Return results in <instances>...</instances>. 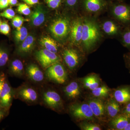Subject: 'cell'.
I'll return each mask as SVG.
<instances>
[{
    "label": "cell",
    "instance_id": "cell-30",
    "mask_svg": "<svg viewBox=\"0 0 130 130\" xmlns=\"http://www.w3.org/2000/svg\"><path fill=\"white\" fill-rule=\"evenodd\" d=\"M15 13L13 9L9 8L0 13V16L8 19H11L15 17Z\"/></svg>",
    "mask_w": 130,
    "mask_h": 130
},
{
    "label": "cell",
    "instance_id": "cell-25",
    "mask_svg": "<svg viewBox=\"0 0 130 130\" xmlns=\"http://www.w3.org/2000/svg\"><path fill=\"white\" fill-rule=\"evenodd\" d=\"M9 59V52L7 48L0 47V69L5 67Z\"/></svg>",
    "mask_w": 130,
    "mask_h": 130
},
{
    "label": "cell",
    "instance_id": "cell-42",
    "mask_svg": "<svg viewBox=\"0 0 130 130\" xmlns=\"http://www.w3.org/2000/svg\"><path fill=\"white\" fill-rule=\"evenodd\" d=\"M9 5L11 6H15L18 3V0H8Z\"/></svg>",
    "mask_w": 130,
    "mask_h": 130
},
{
    "label": "cell",
    "instance_id": "cell-41",
    "mask_svg": "<svg viewBox=\"0 0 130 130\" xmlns=\"http://www.w3.org/2000/svg\"><path fill=\"white\" fill-rule=\"evenodd\" d=\"M26 4L30 5H33L37 4L39 0H23Z\"/></svg>",
    "mask_w": 130,
    "mask_h": 130
},
{
    "label": "cell",
    "instance_id": "cell-2",
    "mask_svg": "<svg viewBox=\"0 0 130 130\" xmlns=\"http://www.w3.org/2000/svg\"><path fill=\"white\" fill-rule=\"evenodd\" d=\"M100 36L99 29L93 21L85 20L83 22L82 41L87 49L90 48L97 41Z\"/></svg>",
    "mask_w": 130,
    "mask_h": 130
},
{
    "label": "cell",
    "instance_id": "cell-36",
    "mask_svg": "<svg viewBox=\"0 0 130 130\" xmlns=\"http://www.w3.org/2000/svg\"><path fill=\"white\" fill-rule=\"evenodd\" d=\"M7 76L3 72H0V95L3 88L4 83Z\"/></svg>",
    "mask_w": 130,
    "mask_h": 130
},
{
    "label": "cell",
    "instance_id": "cell-26",
    "mask_svg": "<svg viewBox=\"0 0 130 130\" xmlns=\"http://www.w3.org/2000/svg\"><path fill=\"white\" fill-rule=\"evenodd\" d=\"M92 94L96 97H104L108 95L110 90L107 86H98L96 88L91 90Z\"/></svg>",
    "mask_w": 130,
    "mask_h": 130
},
{
    "label": "cell",
    "instance_id": "cell-6",
    "mask_svg": "<svg viewBox=\"0 0 130 130\" xmlns=\"http://www.w3.org/2000/svg\"><path fill=\"white\" fill-rule=\"evenodd\" d=\"M70 21L66 18L57 19L50 27V30L53 36L59 40L64 39L70 33Z\"/></svg>",
    "mask_w": 130,
    "mask_h": 130
},
{
    "label": "cell",
    "instance_id": "cell-35",
    "mask_svg": "<svg viewBox=\"0 0 130 130\" xmlns=\"http://www.w3.org/2000/svg\"><path fill=\"white\" fill-rule=\"evenodd\" d=\"M9 109L2 106L0 105V122L8 115Z\"/></svg>",
    "mask_w": 130,
    "mask_h": 130
},
{
    "label": "cell",
    "instance_id": "cell-12",
    "mask_svg": "<svg viewBox=\"0 0 130 130\" xmlns=\"http://www.w3.org/2000/svg\"><path fill=\"white\" fill-rule=\"evenodd\" d=\"M83 22L79 19L73 21L70 27V38L71 41L74 44H78L82 41Z\"/></svg>",
    "mask_w": 130,
    "mask_h": 130
},
{
    "label": "cell",
    "instance_id": "cell-5",
    "mask_svg": "<svg viewBox=\"0 0 130 130\" xmlns=\"http://www.w3.org/2000/svg\"><path fill=\"white\" fill-rule=\"evenodd\" d=\"M35 57L44 70L56 63H60L61 59L57 54L45 48L36 51Z\"/></svg>",
    "mask_w": 130,
    "mask_h": 130
},
{
    "label": "cell",
    "instance_id": "cell-46",
    "mask_svg": "<svg viewBox=\"0 0 130 130\" xmlns=\"http://www.w3.org/2000/svg\"><path fill=\"white\" fill-rule=\"evenodd\" d=\"M118 1H120V0H118Z\"/></svg>",
    "mask_w": 130,
    "mask_h": 130
},
{
    "label": "cell",
    "instance_id": "cell-23",
    "mask_svg": "<svg viewBox=\"0 0 130 130\" xmlns=\"http://www.w3.org/2000/svg\"><path fill=\"white\" fill-rule=\"evenodd\" d=\"M103 29L107 35H114L119 32L120 29L119 26L112 21H106L103 23Z\"/></svg>",
    "mask_w": 130,
    "mask_h": 130
},
{
    "label": "cell",
    "instance_id": "cell-11",
    "mask_svg": "<svg viewBox=\"0 0 130 130\" xmlns=\"http://www.w3.org/2000/svg\"><path fill=\"white\" fill-rule=\"evenodd\" d=\"M64 61L69 70L73 71L76 68L79 63V57L77 52L72 48H67L63 51Z\"/></svg>",
    "mask_w": 130,
    "mask_h": 130
},
{
    "label": "cell",
    "instance_id": "cell-24",
    "mask_svg": "<svg viewBox=\"0 0 130 130\" xmlns=\"http://www.w3.org/2000/svg\"><path fill=\"white\" fill-rule=\"evenodd\" d=\"M28 36V30L24 26H22L19 28H16V30L14 31V38L18 43H21Z\"/></svg>",
    "mask_w": 130,
    "mask_h": 130
},
{
    "label": "cell",
    "instance_id": "cell-14",
    "mask_svg": "<svg viewBox=\"0 0 130 130\" xmlns=\"http://www.w3.org/2000/svg\"><path fill=\"white\" fill-rule=\"evenodd\" d=\"M8 74L16 77L22 78L25 75V70L23 62L19 59H14L10 62Z\"/></svg>",
    "mask_w": 130,
    "mask_h": 130
},
{
    "label": "cell",
    "instance_id": "cell-7",
    "mask_svg": "<svg viewBox=\"0 0 130 130\" xmlns=\"http://www.w3.org/2000/svg\"><path fill=\"white\" fill-rule=\"evenodd\" d=\"M70 113L75 118L79 120H92L94 114L88 103H74L69 107Z\"/></svg>",
    "mask_w": 130,
    "mask_h": 130
},
{
    "label": "cell",
    "instance_id": "cell-44",
    "mask_svg": "<svg viewBox=\"0 0 130 130\" xmlns=\"http://www.w3.org/2000/svg\"><path fill=\"white\" fill-rule=\"evenodd\" d=\"M128 63H129V66L130 67V55H129V56H128Z\"/></svg>",
    "mask_w": 130,
    "mask_h": 130
},
{
    "label": "cell",
    "instance_id": "cell-34",
    "mask_svg": "<svg viewBox=\"0 0 130 130\" xmlns=\"http://www.w3.org/2000/svg\"><path fill=\"white\" fill-rule=\"evenodd\" d=\"M49 7L53 9L57 8L61 3V0H45Z\"/></svg>",
    "mask_w": 130,
    "mask_h": 130
},
{
    "label": "cell",
    "instance_id": "cell-37",
    "mask_svg": "<svg viewBox=\"0 0 130 130\" xmlns=\"http://www.w3.org/2000/svg\"><path fill=\"white\" fill-rule=\"evenodd\" d=\"M9 5L8 0H0V9H5L7 8Z\"/></svg>",
    "mask_w": 130,
    "mask_h": 130
},
{
    "label": "cell",
    "instance_id": "cell-21",
    "mask_svg": "<svg viewBox=\"0 0 130 130\" xmlns=\"http://www.w3.org/2000/svg\"><path fill=\"white\" fill-rule=\"evenodd\" d=\"M105 108L108 115L112 118L118 115L120 112L119 103L114 99H109L106 104Z\"/></svg>",
    "mask_w": 130,
    "mask_h": 130
},
{
    "label": "cell",
    "instance_id": "cell-32",
    "mask_svg": "<svg viewBox=\"0 0 130 130\" xmlns=\"http://www.w3.org/2000/svg\"><path fill=\"white\" fill-rule=\"evenodd\" d=\"M96 78L97 77L95 76L91 75L84 78L83 83L85 86L87 88L89 89V87L92 85L93 82Z\"/></svg>",
    "mask_w": 130,
    "mask_h": 130
},
{
    "label": "cell",
    "instance_id": "cell-33",
    "mask_svg": "<svg viewBox=\"0 0 130 130\" xmlns=\"http://www.w3.org/2000/svg\"><path fill=\"white\" fill-rule=\"evenodd\" d=\"M10 26L7 22H4L2 23L0 26V32L4 35H8L10 32Z\"/></svg>",
    "mask_w": 130,
    "mask_h": 130
},
{
    "label": "cell",
    "instance_id": "cell-10",
    "mask_svg": "<svg viewBox=\"0 0 130 130\" xmlns=\"http://www.w3.org/2000/svg\"><path fill=\"white\" fill-rule=\"evenodd\" d=\"M25 75L31 82L40 84L44 81L45 73L37 65L34 63L28 64L25 69Z\"/></svg>",
    "mask_w": 130,
    "mask_h": 130
},
{
    "label": "cell",
    "instance_id": "cell-1",
    "mask_svg": "<svg viewBox=\"0 0 130 130\" xmlns=\"http://www.w3.org/2000/svg\"><path fill=\"white\" fill-rule=\"evenodd\" d=\"M14 99H18L29 105L38 102L40 95L37 89L31 85L24 83L16 88H13Z\"/></svg>",
    "mask_w": 130,
    "mask_h": 130
},
{
    "label": "cell",
    "instance_id": "cell-28",
    "mask_svg": "<svg viewBox=\"0 0 130 130\" xmlns=\"http://www.w3.org/2000/svg\"><path fill=\"white\" fill-rule=\"evenodd\" d=\"M18 11L20 13L26 16L29 15L31 13L29 7L26 4L23 3L19 5Z\"/></svg>",
    "mask_w": 130,
    "mask_h": 130
},
{
    "label": "cell",
    "instance_id": "cell-22",
    "mask_svg": "<svg viewBox=\"0 0 130 130\" xmlns=\"http://www.w3.org/2000/svg\"><path fill=\"white\" fill-rule=\"evenodd\" d=\"M40 44L44 48L57 54L58 51V46L56 42L51 37H45L41 38Z\"/></svg>",
    "mask_w": 130,
    "mask_h": 130
},
{
    "label": "cell",
    "instance_id": "cell-19",
    "mask_svg": "<svg viewBox=\"0 0 130 130\" xmlns=\"http://www.w3.org/2000/svg\"><path fill=\"white\" fill-rule=\"evenodd\" d=\"M83 4L87 11L95 12L102 9L106 3L104 0H83Z\"/></svg>",
    "mask_w": 130,
    "mask_h": 130
},
{
    "label": "cell",
    "instance_id": "cell-38",
    "mask_svg": "<svg viewBox=\"0 0 130 130\" xmlns=\"http://www.w3.org/2000/svg\"><path fill=\"white\" fill-rule=\"evenodd\" d=\"M123 112V113L130 117V102L126 103Z\"/></svg>",
    "mask_w": 130,
    "mask_h": 130
},
{
    "label": "cell",
    "instance_id": "cell-4",
    "mask_svg": "<svg viewBox=\"0 0 130 130\" xmlns=\"http://www.w3.org/2000/svg\"><path fill=\"white\" fill-rule=\"evenodd\" d=\"M45 77L49 81L58 84L64 83L68 74L64 66L60 63H55L45 70Z\"/></svg>",
    "mask_w": 130,
    "mask_h": 130
},
{
    "label": "cell",
    "instance_id": "cell-13",
    "mask_svg": "<svg viewBox=\"0 0 130 130\" xmlns=\"http://www.w3.org/2000/svg\"><path fill=\"white\" fill-rule=\"evenodd\" d=\"M35 43V37L32 35H28L19 46L17 53L23 56L29 54L34 49Z\"/></svg>",
    "mask_w": 130,
    "mask_h": 130
},
{
    "label": "cell",
    "instance_id": "cell-15",
    "mask_svg": "<svg viewBox=\"0 0 130 130\" xmlns=\"http://www.w3.org/2000/svg\"><path fill=\"white\" fill-rule=\"evenodd\" d=\"M46 12L42 6H38L31 13L30 22L32 25L38 26L44 23L46 18Z\"/></svg>",
    "mask_w": 130,
    "mask_h": 130
},
{
    "label": "cell",
    "instance_id": "cell-20",
    "mask_svg": "<svg viewBox=\"0 0 130 130\" xmlns=\"http://www.w3.org/2000/svg\"><path fill=\"white\" fill-rule=\"evenodd\" d=\"M130 121V117L124 114H118L113 118L111 124L116 130H123Z\"/></svg>",
    "mask_w": 130,
    "mask_h": 130
},
{
    "label": "cell",
    "instance_id": "cell-43",
    "mask_svg": "<svg viewBox=\"0 0 130 130\" xmlns=\"http://www.w3.org/2000/svg\"><path fill=\"white\" fill-rule=\"evenodd\" d=\"M123 130H130V121L126 125Z\"/></svg>",
    "mask_w": 130,
    "mask_h": 130
},
{
    "label": "cell",
    "instance_id": "cell-9",
    "mask_svg": "<svg viewBox=\"0 0 130 130\" xmlns=\"http://www.w3.org/2000/svg\"><path fill=\"white\" fill-rule=\"evenodd\" d=\"M13 99V88L9 83L7 76L0 95V105L3 107L10 109Z\"/></svg>",
    "mask_w": 130,
    "mask_h": 130
},
{
    "label": "cell",
    "instance_id": "cell-29",
    "mask_svg": "<svg viewBox=\"0 0 130 130\" xmlns=\"http://www.w3.org/2000/svg\"><path fill=\"white\" fill-rule=\"evenodd\" d=\"M82 130H101V129L99 125L96 124L85 123L80 125Z\"/></svg>",
    "mask_w": 130,
    "mask_h": 130
},
{
    "label": "cell",
    "instance_id": "cell-39",
    "mask_svg": "<svg viewBox=\"0 0 130 130\" xmlns=\"http://www.w3.org/2000/svg\"><path fill=\"white\" fill-rule=\"evenodd\" d=\"M99 85H100V82H99V80H98V79L97 77L96 78L94 82H93L92 85L89 87V89L91 90H93L94 89H95L96 88L99 86Z\"/></svg>",
    "mask_w": 130,
    "mask_h": 130
},
{
    "label": "cell",
    "instance_id": "cell-16",
    "mask_svg": "<svg viewBox=\"0 0 130 130\" xmlns=\"http://www.w3.org/2000/svg\"><path fill=\"white\" fill-rule=\"evenodd\" d=\"M88 104L90 107L94 116L101 118L105 115V106L101 100L98 98H93L89 100Z\"/></svg>",
    "mask_w": 130,
    "mask_h": 130
},
{
    "label": "cell",
    "instance_id": "cell-17",
    "mask_svg": "<svg viewBox=\"0 0 130 130\" xmlns=\"http://www.w3.org/2000/svg\"><path fill=\"white\" fill-rule=\"evenodd\" d=\"M114 99L119 104H126L130 102V87L124 86L117 89L113 94Z\"/></svg>",
    "mask_w": 130,
    "mask_h": 130
},
{
    "label": "cell",
    "instance_id": "cell-40",
    "mask_svg": "<svg viewBox=\"0 0 130 130\" xmlns=\"http://www.w3.org/2000/svg\"><path fill=\"white\" fill-rule=\"evenodd\" d=\"M78 2V0H66V5L70 7L74 6L76 5Z\"/></svg>",
    "mask_w": 130,
    "mask_h": 130
},
{
    "label": "cell",
    "instance_id": "cell-3",
    "mask_svg": "<svg viewBox=\"0 0 130 130\" xmlns=\"http://www.w3.org/2000/svg\"><path fill=\"white\" fill-rule=\"evenodd\" d=\"M41 100L43 104L46 107L55 111H60L63 108V100L59 94L50 88L42 90Z\"/></svg>",
    "mask_w": 130,
    "mask_h": 130
},
{
    "label": "cell",
    "instance_id": "cell-27",
    "mask_svg": "<svg viewBox=\"0 0 130 130\" xmlns=\"http://www.w3.org/2000/svg\"><path fill=\"white\" fill-rule=\"evenodd\" d=\"M122 43L126 47H130V28L124 31L121 37Z\"/></svg>",
    "mask_w": 130,
    "mask_h": 130
},
{
    "label": "cell",
    "instance_id": "cell-8",
    "mask_svg": "<svg viewBox=\"0 0 130 130\" xmlns=\"http://www.w3.org/2000/svg\"><path fill=\"white\" fill-rule=\"evenodd\" d=\"M112 12L115 17L121 23L130 24V5L123 3L115 4L113 7Z\"/></svg>",
    "mask_w": 130,
    "mask_h": 130
},
{
    "label": "cell",
    "instance_id": "cell-31",
    "mask_svg": "<svg viewBox=\"0 0 130 130\" xmlns=\"http://www.w3.org/2000/svg\"><path fill=\"white\" fill-rule=\"evenodd\" d=\"M25 20L23 18L19 16H15L13 18L12 20V24L16 28H19L22 26Z\"/></svg>",
    "mask_w": 130,
    "mask_h": 130
},
{
    "label": "cell",
    "instance_id": "cell-18",
    "mask_svg": "<svg viewBox=\"0 0 130 130\" xmlns=\"http://www.w3.org/2000/svg\"><path fill=\"white\" fill-rule=\"evenodd\" d=\"M64 91L68 99L73 100L80 94V87L76 81H72L64 88Z\"/></svg>",
    "mask_w": 130,
    "mask_h": 130
},
{
    "label": "cell",
    "instance_id": "cell-45",
    "mask_svg": "<svg viewBox=\"0 0 130 130\" xmlns=\"http://www.w3.org/2000/svg\"><path fill=\"white\" fill-rule=\"evenodd\" d=\"M2 22L1 21V20H0V26H1V24H2Z\"/></svg>",
    "mask_w": 130,
    "mask_h": 130
}]
</instances>
